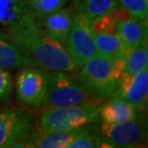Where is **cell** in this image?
<instances>
[{
    "mask_svg": "<svg viewBox=\"0 0 148 148\" xmlns=\"http://www.w3.org/2000/svg\"><path fill=\"white\" fill-rule=\"evenodd\" d=\"M47 70L40 66L19 69L14 79L16 101L19 107L36 111L45 106Z\"/></svg>",
    "mask_w": 148,
    "mask_h": 148,
    "instance_id": "cell-5",
    "label": "cell"
},
{
    "mask_svg": "<svg viewBox=\"0 0 148 148\" xmlns=\"http://www.w3.org/2000/svg\"><path fill=\"white\" fill-rule=\"evenodd\" d=\"M24 66H38L28 52L14 42L6 30L0 29V69H19Z\"/></svg>",
    "mask_w": 148,
    "mask_h": 148,
    "instance_id": "cell-13",
    "label": "cell"
},
{
    "mask_svg": "<svg viewBox=\"0 0 148 148\" xmlns=\"http://www.w3.org/2000/svg\"><path fill=\"white\" fill-rule=\"evenodd\" d=\"M102 147L137 148L147 144L146 111L138 112L133 119L115 124L101 123Z\"/></svg>",
    "mask_w": 148,
    "mask_h": 148,
    "instance_id": "cell-4",
    "label": "cell"
},
{
    "mask_svg": "<svg viewBox=\"0 0 148 148\" xmlns=\"http://www.w3.org/2000/svg\"><path fill=\"white\" fill-rule=\"evenodd\" d=\"M138 111L130 103L117 98H109L101 105L98 119L103 124H115L133 119Z\"/></svg>",
    "mask_w": 148,
    "mask_h": 148,
    "instance_id": "cell-14",
    "label": "cell"
},
{
    "mask_svg": "<svg viewBox=\"0 0 148 148\" xmlns=\"http://www.w3.org/2000/svg\"><path fill=\"white\" fill-rule=\"evenodd\" d=\"M117 7L130 16L147 20L148 0H118Z\"/></svg>",
    "mask_w": 148,
    "mask_h": 148,
    "instance_id": "cell-20",
    "label": "cell"
},
{
    "mask_svg": "<svg viewBox=\"0 0 148 148\" xmlns=\"http://www.w3.org/2000/svg\"><path fill=\"white\" fill-rule=\"evenodd\" d=\"M148 95V69L134 74L121 73L117 86L110 98H117L132 104L138 111H146Z\"/></svg>",
    "mask_w": 148,
    "mask_h": 148,
    "instance_id": "cell-10",
    "label": "cell"
},
{
    "mask_svg": "<svg viewBox=\"0 0 148 148\" xmlns=\"http://www.w3.org/2000/svg\"><path fill=\"white\" fill-rule=\"evenodd\" d=\"M14 82L8 69H0V103L9 104L13 100Z\"/></svg>",
    "mask_w": 148,
    "mask_h": 148,
    "instance_id": "cell-21",
    "label": "cell"
},
{
    "mask_svg": "<svg viewBox=\"0 0 148 148\" xmlns=\"http://www.w3.org/2000/svg\"><path fill=\"white\" fill-rule=\"evenodd\" d=\"M122 69L123 61L96 55L78 69L75 79L90 98L104 102L116 88Z\"/></svg>",
    "mask_w": 148,
    "mask_h": 148,
    "instance_id": "cell-2",
    "label": "cell"
},
{
    "mask_svg": "<svg viewBox=\"0 0 148 148\" xmlns=\"http://www.w3.org/2000/svg\"><path fill=\"white\" fill-rule=\"evenodd\" d=\"M116 16L115 28L122 48L127 54L147 40V21L130 16L118 7Z\"/></svg>",
    "mask_w": 148,
    "mask_h": 148,
    "instance_id": "cell-11",
    "label": "cell"
},
{
    "mask_svg": "<svg viewBox=\"0 0 148 148\" xmlns=\"http://www.w3.org/2000/svg\"><path fill=\"white\" fill-rule=\"evenodd\" d=\"M4 105L0 103V148H9L31 135L38 116L34 111Z\"/></svg>",
    "mask_w": 148,
    "mask_h": 148,
    "instance_id": "cell-6",
    "label": "cell"
},
{
    "mask_svg": "<svg viewBox=\"0 0 148 148\" xmlns=\"http://www.w3.org/2000/svg\"><path fill=\"white\" fill-rule=\"evenodd\" d=\"M23 11L34 18H40L66 6L69 0H21Z\"/></svg>",
    "mask_w": 148,
    "mask_h": 148,
    "instance_id": "cell-16",
    "label": "cell"
},
{
    "mask_svg": "<svg viewBox=\"0 0 148 148\" xmlns=\"http://www.w3.org/2000/svg\"><path fill=\"white\" fill-rule=\"evenodd\" d=\"M24 14L21 0H0V25L8 27Z\"/></svg>",
    "mask_w": 148,
    "mask_h": 148,
    "instance_id": "cell-19",
    "label": "cell"
},
{
    "mask_svg": "<svg viewBox=\"0 0 148 148\" xmlns=\"http://www.w3.org/2000/svg\"><path fill=\"white\" fill-rule=\"evenodd\" d=\"M118 0H73V8L90 21L117 8Z\"/></svg>",
    "mask_w": 148,
    "mask_h": 148,
    "instance_id": "cell-15",
    "label": "cell"
},
{
    "mask_svg": "<svg viewBox=\"0 0 148 148\" xmlns=\"http://www.w3.org/2000/svg\"><path fill=\"white\" fill-rule=\"evenodd\" d=\"M148 67V44L147 40H143L140 45L130 50L123 61L122 72L134 74Z\"/></svg>",
    "mask_w": 148,
    "mask_h": 148,
    "instance_id": "cell-17",
    "label": "cell"
},
{
    "mask_svg": "<svg viewBox=\"0 0 148 148\" xmlns=\"http://www.w3.org/2000/svg\"><path fill=\"white\" fill-rule=\"evenodd\" d=\"M116 9L90 21L97 55L112 61H124L125 52L117 35Z\"/></svg>",
    "mask_w": 148,
    "mask_h": 148,
    "instance_id": "cell-9",
    "label": "cell"
},
{
    "mask_svg": "<svg viewBox=\"0 0 148 148\" xmlns=\"http://www.w3.org/2000/svg\"><path fill=\"white\" fill-rule=\"evenodd\" d=\"M5 29L14 42L28 52L41 69L66 72L75 71L66 47L47 36L37 24L34 17L23 14Z\"/></svg>",
    "mask_w": 148,
    "mask_h": 148,
    "instance_id": "cell-1",
    "label": "cell"
},
{
    "mask_svg": "<svg viewBox=\"0 0 148 148\" xmlns=\"http://www.w3.org/2000/svg\"><path fill=\"white\" fill-rule=\"evenodd\" d=\"M102 102L90 99L76 105L44 107L38 117L37 128L41 134L70 130L85 126L98 119Z\"/></svg>",
    "mask_w": 148,
    "mask_h": 148,
    "instance_id": "cell-3",
    "label": "cell"
},
{
    "mask_svg": "<svg viewBox=\"0 0 148 148\" xmlns=\"http://www.w3.org/2000/svg\"><path fill=\"white\" fill-rule=\"evenodd\" d=\"M102 147V135L100 126L94 122L83 127L78 137L69 144L67 148H97Z\"/></svg>",
    "mask_w": 148,
    "mask_h": 148,
    "instance_id": "cell-18",
    "label": "cell"
},
{
    "mask_svg": "<svg viewBox=\"0 0 148 148\" xmlns=\"http://www.w3.org/2000/svg\"><path fill=\"white\" fill-rule=\"evenodd\" d=\"M90 99L70 72L47 70V91L44 107L76 105Z\"/></svg>",
    "mask_w": 148,
    "mask_h": 148,
    "instance_id": "cell-7",
    "label": "cell"
},
{
    "mask_svg": "<svg viewBox=\"0 0 148 148\" xmlns=\"http://www.w3.org/2000/svg\"><path fill=\"white\" fill-rule=\"evenodd\" d=\"M76 13L77 12L73 6H64L54 13L40 18H35V20L40 28L50 38L66 47Z\"/></svg>",
    "mask_w": 148,
    "mask_h": 148,
    "instance_id": "cell-12",
    "label": "cell"
},
{
    "mask_svg": "<svg viewBox=\"0 0 148 148\" xmlns=\"http://www.w3.org/2000/svg\"><path fill=\"white\" fill-rule=\"evenodd\" d=\"M66 50L75 69L97 55L90 21L79 13H76L73 19Z\"/></svg>",
    "mask_w": 148,
    "mask_h": 148,
    "instance_id": "cell-8",
    "label": "cell"
}]
</instances>
